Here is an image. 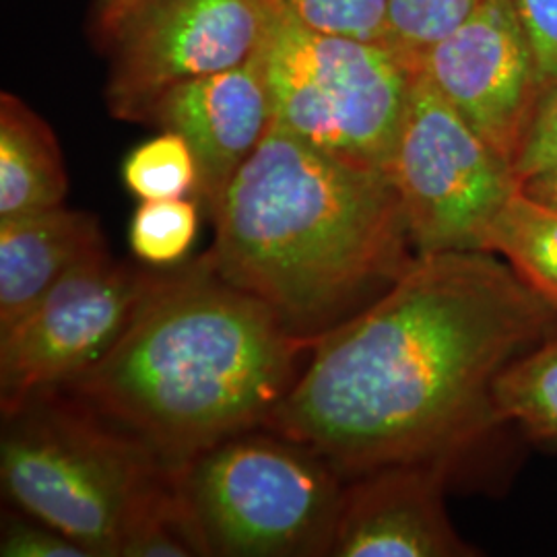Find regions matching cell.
Returning a JSON list of instances; mask_svg holds the SVG:
<instances>
[{
	"mask_svg": "<svg viewBox=\"0 0 557 557\" xmlns=\"http://www.w3.org/2000/svg\"><path fill=\"white\" fill-rule=\"evenodd\" d=\"M537 60L543 98L557 87V0H512Z\"/></svg>",
	"mask_w": 557,
	"mask_h": 557,
	"instance_id": "603a6c76",
	"label": "cell"
},
{
	"mask_svg": "<svg viewBox=\"0 0 557 557\" xmlns=\"http://www.w3.org/2000/svg\"><path fill=\"white\" fill-rule=\"evenodd\" d=\"M110 255L94 213L54 207L0 220V335L29 314L60 281Z\"/></svg>",
	"mask_w": 557,
	"mask_h": 557,
	"instance_id": "4fadbf2b",
	"label": "cell"
},
{
	"mask_svg": "<svg viewBox=\"0 0 557 557\" xmlns=\"http://www.w3.org/2000/svg\"><path fill=\"white\" fill-rule=\"evenodd\" d=\"M2 557H91L77 541L36 518H4L0 535Z\"/></svg>",
	"mask_w": 557,
	"mask_h": 557,
	"instance_id": "7402d4cb",
	"label": "cell"
},
{
	"mask_svg": "<svg viewBox=\"0 0 557 557\" xmlns=\"http://www.w3.org/2000/svg\"><path fill=\"white\" fill-rule=\"evenodd\" d=\"M492 398L499 423L517 421L531 436L557 442V331L499 372Z\"/></svg>",
	"mask_w": 557,
	"mask_h": 557,
	"instance_id": "2e32d148",
	"label": "cell"
},
{
	"mask_svg": "<svg viewBox=\"0 0 557 557\" xmlns=\"http://www.w3.org/2000/svg\"><path fill=\"white\" fill-rule=\"evenodd\" d=\"M143 0H91V32L106 46L120 23L126 20Z\"/></svg>",
	"mask_w": 557,
	"mask_h": 557,
	"instance_id": "d4e9b609",
	"label": "cell"
},
{
	"mask_svg": "<svg viewBox=\"0 0 557 557\" xmlns=\"http://www.w3.org/2000/svg\"><path fill=\"white\" fill-rule=\"evenodd\" d=\"M168 471L149 448L60 388L2 416L4 498L91 557L119 556L133 512Z\"/></svg>",
	"mask_w": 557,
	"mask_h": 557,
	"instance_id": "277c9868",
	"label": "cell"
},
{
	"mask_svg": "<svg viewBox=\"0 0 557 557\" xmlns=\"http://www.w3.org/2000/svg\"><path fill=\"white\" fill-rule=\"evenodd\" d=\"M260 59L277 126L388 172L416 71L386 44L322 34L277 11Z\"/></svg>",
	"mask_w": 557,
	"mask_h": 557,
	"instance_id": "8992f818",
	"label": "cell"
},
{
	"mask_svg": "<svg viewBox=\"0 0 557 557\" xmlns=\"http://www.w3.org/2000/svg\"><path fill=\"white\" fill-rule=\"evenodd\" d=\"M388 174L416 255L483 250L492 223L520 188L512 163L419 71Z\"/></svg>",
	"mask_w": 557,
	"mask_h": 557,
	"instance_id": "52a82bcc",
	"label": "cell"
},
{
	"mask_svg": "<svg viewBox=\"0 0 557 557\" xmlns=\"http://www.w3.org/2000/svg\"><path fill=\"white\" fill-rule=\"evenodd\" d=\"M143 124L188 140L199 163L197 199L213 220L232 180L273 124L260 50L230 71L170 87Z\"/></svg>",
	"mask_w": 557,
	"mask_h": 557,
	"instance_id": "7c38bea8",
	"label": "cell"
},
{
	"mask_svg": "<svg viewBox=\"0 0 557 557\" xmlns=\"http://www.w3.org/2000/svg\"><path fill=\"white\" fill-rule=\"evenodd\" d=\"M207 556H329L347 479L267 428L221 440L176 469Z\"/></svg>",
	"mask_w": 557,
	"mask_h": 557,
	"instance_id": "5b68a950",
	"label": "cell"
},
{
	"mask_svg": "<svg viewBox=\"0 0 557 557\" xmlns=\"http://www.w3.org/2000/svg\"><path fill=\"white\" fill-rule=\"evenodd\" d=\"M520 188L527 195H531L533 199L557 207V165L541 172V174L527 180V182H522Z\"/></svg>",
	"mask_w": 557,
	"mask_h": 557,
	"instance_id": "484cf974",
	"label": "cell"
},
{
	"mask_svg": "<svg viewBox=\"0 0 557 557\" xmlns=\"http://www.w3.org/2000/svg\"><path fill=\"white\" fill-rule=\"evenodd\" d=\"M122 182L140 202L197 197L199 163L188 140L178 133L160 131L124 158Z\"/></svg>",
	"mask_w": 557,
	"mask_h": 557,
	"instance_id": "d6986e66",
	"label": "cell"
},
{
	"mask_svg": "<svg viewBox=\"0 0 557 557\" xmlns=\"http://www.w3.org/2000/svg\"><path fill=\"white\" fill-rule=\"evenodd\" d=\"M278 13L331 36L382 41L386 0H271Z\"/></svg>",
	"mask_w": 557,
	"mask_h": 557,
	"instance_id": "44dd1931",
	"label": "cell"
},
{
	"mask_svg": "<svg viewBox=\"0 0 557 557\" xmlns=\"http://www.w3.org/2000/svg\"><path fill=\"white\" fill-rule=\"evenodd\" d=\"M200 556H207V549L172 469L140 499L120 537L116 557Z\"/></svg>",
	"mask_w": 557,
	"mask_h": 557,
	"instance_id": "e0dca14e",
	"label": "cell"
},
{
	"mask_svg": "<svg viewBox=\"0 0 557 557\" xmlns=\"http://www.w3.org/2000/svg\"><path fill=\"white\" fill-rule=\"evenodd\" d=\"M416 71L504 160L517 165L543 87L512 0H483L469 20L423 54Z\"/></svg>",
	"mask_w": 557,
	"mask_h": 557,
	"instance_id": "30bf717a",
	"label": "cell"
},
{
	"mask_svg": "<svg viewBox=\"0 0 557 557\" xmlns=\"http://www.w3.org/2000/svg\"><path fill=\"white\" fill-rule=\"evenodd\" d=\"M483 0H386L384 44L413 71L440 40L469 20Z\"/></svg>",
	"mask_w": 557,
	"mask_h": 557,
	"instance_id": "ffe728a7",
	"label": "cell"
},
{
	"mask_svg": "<svg viewBox=\"0 0 557 557\" xmlns=\"http://www.w3.org/2000/svg\"><path fill=\"white\" fill-rule=\"evenodd\" d=\"M168 271L106 255L83 264L0 335L2 416L98 366Z\"/></svg>",
	"mask_w": 557,
	"mask_h": 557,
	"instance_id": "ba28073f",
	"label": "cell"
},
{
	"mask_svg": "<svg viewBox=\"0 0 557 557\" xmlns=\"http://www.w3.org/2000/svg\"><path fill=\"white\" fill-rule=\"evenodd\" d=\"M200 207L197 197L143 200L128 225L133 257L158 271L182 267L199 236Z\"/></svg>",
	"mask_w": 557,
	"mask_h": 557,
	"instance_id": "ac0fdd59",
	"label": "cell"
},
{
	"mask_svg": "<svg viewBox=\"0 0 557 557\" xmlns=\"http://www.w3.org/2000/svg\"><path fill=\"white\" fill-rule=\"evenodd\" d=\"M455 462H395L347 479L333 557H471L458 537L444 487Z\"/></svg>",
	"mask_w": 557,
	"mask_h": 557,
	"instance_id": "8fae6325",
	"label": "cell"
},
{
	"mask_svg": "<svg viewBox=\"0 0 557 557\" xmlns=\"http://www.w3.org/2000/svg\"><path fill=\"white\" fill-rule=\"evenodd\" d=\"M69 176L59 137L15 94H0V220L62 207Z\"/></svg>",
	"mask_w": 557,
	"mask_h": 557,
	"instance_id": "5bb4252c",
	"label": "cell"
},
{
	"mask_svg": "<svg viewBox=\"0 0 557 557\" xmlns=\"http://www.w3.org/2000/svg\"><path fill=\"white\" fill-rule=\"evenodd\" d=\"M205 255L298 337L380 298L418 257L386 170L322 151L275 122L239 168Z\"/></svg>",
	"mask_w": 557,
	"mask_h": 557,
	"instance_id": "7a4b0ae2",
	"label": "cell"
},
{
	"mask_svg": "<svg viewBox=\"0 0 557 557\" xmlns=\"http://www.w3.org/2000/svg\"><path fill=\"white\" fill-rule=\"evenodd\" d=\"M554 165H557V87L541 100L515 172L522 184Z\"/></svg>",
	"mask_w": 557,
	"mask_h": 557,
	"instance_id": "cb8c5ba5",
	"label": "cell"
},
{
	"mask_svg": "<svg viewBox=\"0 0 557 557\" xmlns=\"http://www.w3.org/2000/svg\"><path fill=\"white\" fill-rule=\"evenodd\" d=\"M483 250L502 257L531 289L557 306V207L518 188L492 223Z\"/></svg>",
	"mask_w": 557,
	"mask_h": 557,
	"instance_id": "9a60e30c",
	"label": "cell"
},
{
	"mask_svg": "<svg viewBox=\"0 0 557 557\" xmlns=\"http://www.w3.org/2000/svg\"><path fill=\"white\" fill-rule=\"evenodd\" d=\"M275 15L271 0H143L103 46L110 114L143 122L170 87L244 64Z\"/></svg>",
	"mask_w": 557,
	"mask_h": 557,
	"instance_id": "9c48e42d",
	"label": "cell"
},
{
	"mask_svg": "<svg viewBox=\"0 0 557 557\" xmlns=\"http://www.w3.org/2000/svg\"><path fill=\"white\" fill-rule=\"evenodd\" d=\"M314 343L202 255L170 269L114 349L60 391L178 469L221 440L264 428Z\"/></svg>",
	"mask_w": 557,
	"mask_h": 557,
	"instance_id": "3957f363",
	"label": "cell"
},
{
	"mask_svg": "<svg viewBox=\"0 0 557 557\" xmlns=\"http://www.w3.org/2000/svg\"><path fill=\"white\" fill-rule=\"evenodd\" d=\"M557 331V306L485 250L418 255L358 314L320 335L264 428L351 479L450 460L502 425L499 372Z\"/></svg>",
	"mask_w": 557,
	"mask_h": 557,
	"instance_id": "6da1fadb",
	"label": "cell"
}]
</instances>
